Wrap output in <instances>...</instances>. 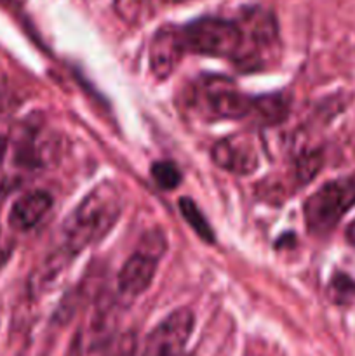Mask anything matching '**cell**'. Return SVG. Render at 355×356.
I'll return each instance as SVG.
<instances>
[{
	"instance_id": "7",
	"label": "cell",
	"mask_w": 355,
	"mask_h": 356,
	"mask_svg": "<svg viewBox=\"0 0 355 356\" xmlns=\"http://www.w3.org/2000/svg\"><path fill=\"white\" fill-rule=\"evenodd\" d=\"M212 160L218 167L237 174V176H247L258 170L261 162L260 143L254 136L247 132L228 136L221 139L212 148Z\"/></svg>"
},
{
	"instance_id": "14",
	"label": "cell",
	"mask_w": 355,
	"mask_h": 356,
	"mask_svg": "<svg viewBox=\"0 0 355 356\" xmlns=\"http://www.w3.org/2000/svg\"><path fill=\"white\" fill-rule=\"evenodd\" d=\"M329 296L336 302H347L355 296V282L347 275H336L329 287Z\"/></svg>"
},
{
	"instance_id": "2",
	"label": "cell",
	"mask_w": 355,
	"mask_h": 356,
	"mask_svg": "<svg viewBox=\"0 0 355 356\" xmlns=\"http://www.w3.org/2000/svg\"><path fill=\"white\" fill-rule=\"evenodd\" d=\"M181 38L184 51L195 54L239 61L244 51V37L237 21L223 17H200L181 30Z\"/></svg>"
},
{
	"instance_id": "4",
	"label": "cell",
	"mask_w": 355,
	"mask_h": 356,
	"mask_svg": "<svg viewBox=\"0 0 355 356\" xmlns=\"http://www.w3.org/2000/svg\"><path fill=\"white\" fill-rule=\"evenodd\" d=\"M355 205V176L340 177L320 186L305 202L306 228L317 236L333 232L343 216Z\"/></svg>"
},
{
	"instance_id": "20",
	"label": "cell",
	"mask_w": 355,
	"mask_h": 356,
	"mask_svg": "<svg viewBox=\"0 0 355 356\" xmlns=\"http://www.w3.org/2000/svg\"><path fill=\"white\" fill-rule=\"evenodd\" d=\"M166 2H169V3H183V2H188V0H166Z\"/></svg>"
},
{
	"instance_id": "1",
	"label": "cell",
	"mask_w": 355,
	"mask_h": 356,
	"mask_svg": "<svg viewBox=\"0 0 355 356\" xmlns=\"http://www.w3.org/2000/svg\"><path fill=\"white\" fill-rule=\"evenodd\" d=\"M120 212L122 195L118 188L108 181L97 184L63 222V249L73 256L101 240L113 228Z\"/></svg>"
},
{
	"instance_id": "13",
	"label": "cell",
	"mask_w": 355,
	"mask_h": 356,
	"mask_svg": "<svg viewBox=\"0 0 355 356\" xmlns=\"http://www.w3.org/2000/svg\"><path fill=\"white\" fill-rule=\"evenodd\" d=\"M152 176L155 183L164 190H174L180 184L181 174L173 162H157L152 167Z\"/></svg>"
},
{
	"instance_id": "18",
	"label": "cell",
	"mask_w": 355,
	"mask_h": 356,
	"mask_svg": "<svg viewBox=\"0 0 355 356\" xmlns=\"http://www.w3.org/2000/svg\"><path fill=\"white\" fill-rule=\"evenodd\" d=\"M9 250H10L9 243H6L3 240H0V264L7 259V254H9Z\"/></svg>"
},
{
	"instance_id": "3",
	"label": "cell",
	"mask_w": 355,
	"mask_h": 356,
	"mask_svg": "<svg viewBox=\"0 0 355 356\" xmlns=\"http://www.w3.org/2000/svg\"><path fill=\"white\" fill-rule=\"evenodd\" d=\"M194 106L211 120H239L251 118L254 97L240 92L226 76H202L194 86Z\"/></svg>"
},
{
	"instance_id": "6",
	"label": "cell",
	"mask_w": 355,
	"mask_h": 356,
	"mask_svg": "<svg viewBox=\"0 0 355 356\" xmlns=\"http://www.w3.org/2000/svg\"><path fill=\"white\" fill-rule=\"evenodd\" d=\"M244 37V51L239 61L244 65H260V52L277 42L278 28L274 14L261 7L246 9L237 21Z\"/></svg>"
},
{
	"instance_id": "5",
	"label": "cell",
	"mask_w": 355,
	"mask_h": 356,
	"mask_svg": "<svg viewBox=\"0 0 355 356\" xmlns=\"http://www.w3.org/2000/svg\"><path fill=\"white\" fill-rule=\"evenodd\" d=\"M194 322L190 309H176L143 339L132 356H180L190 339Z\"/></svg>"
},
{
	"instance_id": "8",
	"label": "cell",
	"mask_w": 355,
	"mask_h": 356,
	"mask_svg": "<svg viewBox=\"0 0 355 356\" xmlns=\"http://www.w3.org/2000/svg\"><path fill=\"white\" fill-rule=\"evenodd\" d=\"M155 236H148V243L125 261L118 273V291L127 298L143 294L152 284L157 270V259L162 252V243H153Z\"/></svg>"
},
{
	"instance_id": "17",
	"label": "cell",
	"mask_w": 355,
	"mask_h": 356,
	"mask_svg": "<svg viewBox=\"0 0 355 356\" xmlns=\"http://www.w3.org/2000/svg\"><path fill=\"white\" fill-rule=\"evenodd\" d=\"M10 136H13V131H10L9 122L0 118V165H2L7 149L10 146Z\"/></svg>"
},
{
	"instance_id": "19",
	"label": "cell",
	"mask_w": 355,
	"mask_h": 356,
	"mask_svg": "<svg viewBox=\"0 0 355 356\" xmlns=\"http://www.w3.org/2000/svg\"><path fill=\"white\" fill-rule=\"evenodd\" d=\"M347 240H348V243H350V245L355 247V221L352 222L350 226H348V229H347Z\"/></svg>"
},
{
	"instance_id": "11",
	"label": "cell",
	"mask_w": 355,
	"mask_h": 356,
	"mask_svg": "<svg viewBox=\"0 0 355 356\" xmlns=\"http://www.w3.org/2000/svg\"><path fill=\"white\" fill-rule=\"evenodd\" d=\"M287 115V103L282 96L254 97V108L251 118L260 124H277Z\"/></svg>"
},
{
	"instance_id": "12",
	"label": "cell",
	"mask_w": 355,
	"mask_h": 356,
	"mask_svg": "<svg viewBox=\"0 0 355 356\" xmlns=\"http://www.w3.org/2000/svg\"><path fill=\"white\" fill-rule=\"evenodd\" d=\"M180 211L181 214H183V218L187 219L188 225L194 228V232L197 233L202 240H205V242H212V240H214L212 228L209 226V222L205 221L204 214H202L200 209L195 205L194 200H190V198H181Z\"/></svg>"
},
{
	"instance_id": "15",
	"label": "cell",
	"mask_w": 355,
	"mask_h": 356,
	"mask_svg": "<svg viewBox=\"0 0 355 356\" xmlns=\"http://www.w3.org/2000/svg\"><path fill=\"white\" fill-rule=\"evenodd\" d=\"M322 165V159L320 153H308V155L301 156V160L296 165V172H298V179L303 183H308L313 176L320 170Z\"/></svg>"
},
{
	"instance_id": "16",
	"label": "cell",
	"mask_w": 355,
	"mask_h": 356,
	"mask_svg": "<svg viewBox=\"0 0 355 356\" xmlns=\"http://www.w3.org/2000/svg\"><path fill=\"white\" fill-rule=\"evenodd\" d=\"M115 7H117V13L120 14V17L127 21H134L139 16V10H141V0H117Z\"/></svg>"
},
{
	"instance_id": "9",
	"label": "cell",
	"mask_w": 355,
	"mask_h": 356,
	"mask_svg": "<svg viewBox=\"0 0 355 356\" xmlns=\"http://www.w3.org/2000/svg\"><path fill=\"white\" fill-rule=\"evenodd\" d=\"M184 52L181 30L164 26L150 42V68L157 79H167L180 65Z\"/></svg>"
},
{
	"instance_id": "10",
	"label": "cell",
	"mask_w": 355,
	"mask_h": 356,
	"mask_svg": "<svg viewBox=\"0 0 355 356\" xmlns=\"http://www.w3.org/2000/svg\"><path fill=\"white\" fill-rule=\"evenodd\" d=\"M52 207L51 195L45 191H31L14 202L9 212V226L14 232H28L35 228Z\"/></svg>"
}]
</instances>
